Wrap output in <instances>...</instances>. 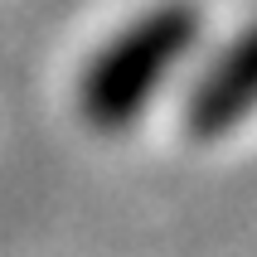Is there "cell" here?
<instances>
[{
	"mask_svg": "<svg viewBox=\"0 0 257 257\" xmlns=\"http://www.w3.org/2000/svg\"><path fill=\"white\" fill-rule=\"evenodd\" d=\"M189 68L194 73L185 83V97H180V126L189 141L214 146L252 116V92H257L252 34L238 29L223 49H214L204 63L194 58Z\"/></svg>",
	"mask_w": 257,
	"mask_h": 257,
	"instance_id": "7a4b0ae2",
	"label": "cell"
},
{
	"mask_svg": "<svg viewBox=\"0 0 257 257\" xmlns=\"http://www.w3.org/2000/svg\"><path fill=\"white\" fill-rule=\"evenodd\" d=\"M204 54V10L194 0H151L87 49L73 73V116L102 141L141 126Z\"/></svg>",
	"mask_w": 257,
	"mask_h": 257,
	"instance_id": "6da1fadb",
	"label": "cell"
}]
</instances>
